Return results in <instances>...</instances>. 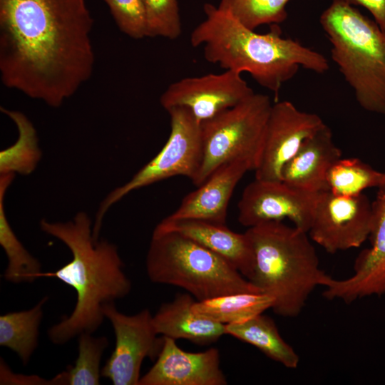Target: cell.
Instances as JSON below:
<instances>
[{
  "instance_id": "12",
  "label": "cell",
  "mask_w": 385,
  "mask_h": 385,
  "mask_svg": "<svg viewBox=\"0 0 385 385\" xmlns=\"http://www.w3.org/2000/svg\"><path fill=\"white\" fill-rule=\"evenodd\" d=\"M254 93L241 73L225 70L221 73L186 77L175 81L160 96L163 108H188L200 123L211 119Z\"/></svg>"
},
{
  "instance_id": "16",
  "label": "cell",
  "mask_w": 385,
  "mask_h": 385,
  "mask_svg": "<svg viewBox=\"0 0 385 385\" xmlns=\"http://www.w3.org/2000/svg\"><path fill=\"white\" fill-rule=\"evenodd\" d=\"M250 165L235 160L217 168L197 189L188 194L169 217L197 219L226 225L227 207L234 190Z\"/></svg>"
},
{
  "instance_id": "24",
  "label": "cell",
  "mask_w": 385,
  "mask_h": 385,
  "mask_svg": "<svg viewBox=\"0 0 385 385\" xmlns=\"http://www.w3.org/2000/svg\"><path fill=\"white\" fill-rule=\"evenodd\" d=\"M1 111L15 123L18 138L14 144L0 152V174L29 175L34 171L42 155L36 130L23 113L2 107Z\"/></svg>"
},
{
  "instance_id": "2",
  "label": "cell",
  "mask_w": 385,
  "mask_h": 385,
  "mask_svg": "<svg viewBox=\"0 0 385 385\" xmlns=\"http://www.w3.org/2000/svg\"><path fill=\"white\" fill-rule=\"evenodd\" d=\"M205 19L192 31L193 47L203 46L207 61L225 70L246 72L261 86L274 93L292 79L299 68L317 73L329 69L322 53L297 41L284 38L277 24L269 32L258 34L242 24L225 0L218 5L205 4Z\"/></svg>"
},
{
  "instance_id": "11",
  "label": "cell",
  "mask_w": 385,
  "mask_h": 385,
  "mask_svg": "<svg viewBox=\"0 0 385 385\" xmlns=\"http://www.w3.org/2000/svg\"><path fill=\"white\" fill-rule=\"evenodd\" d=\"M318 195L282 180L255 178L245 188L238 202V221L249 228L264 222L288 219L294 226L308 232Z\"/></svg>"
},
{
  "instance_id": "8",
  "label": "cell",
  "mask_w": 385,
  "mask_h": 385,
  "mask_svg": "<svg viewBox=\"0 0 385 385\" xmlns=\"http://www.w3.org/2000/svg\"><path fill=\"white\" fill-rule=\"evenodd\" d=\"M170 117V133L160 151L124 185L115 188L102 201L92 234L98 239L104 215L115 202L133 190L167 178L182 175L192 181L202 160L201 123L186 108L166 110Z\"/></svg>"
},
{
  "instance_id": "6",
  "label": "cell",
  "mask_w": 385,
  "mask_h": 385,
  "mask_svg": "<svg viewBox=\"0 0 385 385\" xmlns=\"http://www.w3.org/2000/svg\"><path fill=\"white\" fill-rule=\"evenodd\" d=\"M145 268L151 282L181 287L197 301L262 292L225 258L177 232L154 230Z\"/></svg>"
},
{
  "instance_id": "25",
  "label": "cell",
  "mask_w": 385,
  "mask_h": 385,
  "mask_svg": "<svg viewBox=\"0 0 385 385\" xmlns=\"http://www.w3.org/2000/svg\"><path fill=\"white\" fill-rule=\"evenodd\" d=\"M384 181V173L356 158H341L327 174L329 190L341 196L360 195L368 188H378Z\"/></svg>"
},
{
  "instance_id": "23",
  "label": "cell",
  "mask_w": 385,
  "mask_h": 385,
  "mask_svg": "<svg viewBox=\"0 0 385 385\" xmlns=\"http://www.w3.org/2000/svg\"><path fill=\"white\" fill-rule=\"evenodd\" d=\"M274 299L265 293L241 292L195 301L192 310L226 324L245 322L271 309Z\"/></svg>"
},
{
  "instance_id": "21",
  "label": "cell",
  "mask_w": 385,
  "mask_h": 385,
  "mask_svg": "<svg viewBox=\"0 0 385 385\" xmlns=\"http://www.w3.org/2000/svg\"><path fill=\"white\" fill-rule=\"evenodd\" d=\"M15 174H0V245L8 260L4 278L19 284L33 282L40 277L41 263L24 247L14 232L6 215L4 197Z\"/></svg>"
},
{
  "instance_id": "4",
  "label": "cell",
  "mask_w": 385,
  "mask_h": 385,
  "mask_svg": "<svg viewBox=\"0 0 385 385\" xmlns=\"http://www.w3.org/2000/svg\"><path fill=\"white\" fill-rule=\"evenodd\" d=\"M254 257L249 280L273 299L277 315L295 317L312 292L324 286L329 275L319 266L308 232L282 221H267L245 232Z\"/></svg>"
},
{
  "instance_id": "22",
  "label": "cell",
  "mask_w": 385,
  "mask_h": 385,
  "mask_svg": "<svg viewBox=\"0 0 385 385\" xmlns=\"http://www.w3.org/2000/svg\"><path fill=\"white\" fill-rule=\"evenodd\" d=\"M48 299L46 296L29 309L0 316V346L15 352L24 365L37 348L43 309Z\"/></svg>"
},
{
  "instance_id": "28",
  "label": "cell",
  "mask_w": 385,
  "mask_h": 385,
  "mask_svg": "<svg viewBox=\"0 0 385 385\" xmlns=\"http://www.w3.org/2000/svg\"><path fill=\"white\" fill-rule=\"evenodd\" d=\"M145 6L148 37L176 39L182 33L178 0H143Z\"/></svg>"
},
{
  "instance_id": "26",
  "label": "cell",
  "mask_w": 385,
  "mask_h": 385,
  "mask_svg": "<svg viewBox=\"0 0 385 385\" xmlns=\"http://www.w3.org/2000/svg\"><path fill=\"white\" fill-rule=\"evenodd\" d=\"M78 340V356L75 364L64 371L67 385H98L101 376V361L108 346L106 337H93L83 332Z\"/></svg>"
},
{
  "instance_id": "27",
  "label": "cell",
  "mask_w": 385,
  "mask_h": 385,
  "mask_svg": "<svg viewBox=\"0 0 385 385\" xmlns=\"http://www.w3.org/2000/svg\"><path fill=\"white\" fill-rule=\"evenodd\" d=\"M232 14L245 26L255 30L264 24H278L287 17L290 0H225Z\"/></svg>"
},
{
  "instance_id": "5",
  "label": "cell",
  "mask_w": 385,
  "mask_h": 385,
  "mask_svg": "<svg viewBox=\"0 0 385 385\" xmlns=\"http://www.w3.org/2000/svg\"><path fill=\"white\" fill-rule=\"evenodd\" d=\"M320 24L331 56L364 110L385 115V31L345 0H332Z\"/></svg>"
},
{
  "instance_id": "31",
  "label": "cell",
  "mask_w": 385,
  "mask_h": 385,
  "mask_svg": "<svg viewBox=\"0 0 385 385\" xmlns=\"http://www.w3.org/2000/svg\"><path fill=\"white\" fill-rule=\"evenodd\" d=\"M353 6H361L372 15L374 21L385 31V0H345Z\"/></svg>"
},
{
  "instance_id": "29",
  "label": "cell",
  "mask_w": 385,
  "mask_h": 385,
  "mask_svg": "<svg viewBox=\"0 0 385 385\" xmlns=\"http://www.w3.org/2000/svg\"><path fill=\"white\" fill-rule=\"evenodd\" d=\"M120 30L129 37H148V24L143 0H103Z\"/></svg>"
},
{
  "instance_id": "13",
  "label": "cell",
  "mask_w": 385,
  "mask_h": 385,
  "mask_svg": "<svg viewBox=\"0 0 385 385\" xmlns=\"http://www.w3.org/2000/svg\"><path fill=\"white\" fill-rule=\"evenodd\" d=\"M324 125L318 115L300 111L290 101L272 104L255 178L281 181L284 165Z\"/></svg>"
},
{
  "instance_id": "3",
  "label": "cell",
  "mask_w": 385,
  "mask_h": 385,
  "mask_svg": "<svg viewBox=\"0 0 385 385\" xmlns=\"http://www.w3.org/2000/svg\"><path fill=\"white\" fill-rule=\"evenodd\" d=\"M40 227L63 242L72 254V260L58 270L40 274L58 278L77 294L71 314L48 330L51 342L62 345L81 333H94L105 318L103 306L126 297L132 285L117 246L93 237L91 220L86 212H79L66 222L42 220Z\"/></svg>"
},
{
  "instance_id": "7",
  "label": "cell",
  "mask_w": 385,
  "mask_h": 385,
  "mask_svg": "<svg viewBox=\"0 0 385 385\" xmlns=\"http://www.w3.org/2000/svg\"><path fill=\"white\" fill-rule=\"evenodd\" d=\"M272 106L268 96L254 93L202 123V160L192 183L199 186L220 166L235 160L246 161L255 171Z\"/></svg>"
},
{
  "instance_id": "14",
  "label": "cell",
  "mask_w": 385,
  "mask_h": 385,
  "mask_svg": "<svg viewBox=\"0 0 385 385\" xmlns=\"http://www.w3.org/2000/svg\"><path fill=\"white\" fill-rule=\"evenodd\" d=\"M371 202V225L369 236L371 245L355 259L350 277L337 279L331 276L326 282L323 296L346 304L385 294V181L377 188Z\"/></svg>"
},
{
  "instance_id": "15",
  "label": "cell",
  "mask_w": 385,
  "mask_h": 385,
  "mask_svg": "<svg viewBox=\"0 0 385 385\" xmlns=\"http://www.w3.org/2000/svg\"><path fill=\"white\" fill-rule=\"evenodd\" d=\"M163 337L161 350L153 366L140 377L139 385H226L220 368L219 350L210 348L189 352L175 340Z\"/></svg>"
},
{
  "instance_id": "17",
  "label": "cell",
  "mask_w": 385,
  "mask_h": 385,
  "mask_svg": "<svg viewBox=\"0 0 385 385\" xmlns=\"http://www.w3.org/2000/svg\"><path fill=\"white\" fill-rule=\"evenodd\" d=\"M155 230L180 233L225 258L248 280L252 274L253 251L246 232L237 233L226 225L205 220L169 217L158 223Z\"/></svg>"
},
{
  "instance_id": "20",
  "label": "cell",
  "mask_w": 385,
  "mask_h": 385,
  "mask_svg": "<svg viewBox=\"0 0 385 385\" xmlns=\"http://www.w3.org/2000/svg\"><path fill=\"white\" fill-rule=\"evenodd\" d=\"M225 334L255 346L286 368L299 365L297 352L282 339L274 320L263 313L241 323L226 324Z\"/></svg>"
},
{
  "instance_id": "19",
  "label": "cell",
  "mask_w": 385,
  "mask_h": 385,
  "mask_svg": "<svg viewBox=\"0 0 385 385\" xmlns=\"http://www.w3.org/2000/svg\"><path fill=\"white\" fill-rule=\"evenodd\" d=\"M195 301L189 293H179L172 301L163 303L153 315L156 333L202 346L219 340L225 334V325L195 312L192 306Z\"/></svg>"
},
{
  "instance_id": "10",
  "label": "cell",
  "mask_w": 385,
  "mask_h": 385,
  "mask_svg": "<svg viewBox=\"0 0 385 385\" xmlns=\"http://www.w3.org/2000/svg\"><path fill=\"white\" fill-rule=\"evenodd\" d=\"M371 214V202L364 193L341 196L323 191L318 195L308 234L331 254L357 248L369 238Z\"/></svg>"
},
{
  "instance_id": "30",
  "label": "cell",
  "mask_w": 385,
  "mask_h": 385,
  "mask_svg": "<svg viewBox=\"0 0 385 385\" xmlns=\"http://www.w3.org/2000/svg\"><path fill=\"white\" fill-rule=\"evenodd\" d=\"M0 363V384H31V385H56L61 384L60 379L56 375L46 380L36 375H23L14 373L3 359Z\"/></svg>"
},
{
  "instance_id": "18",
  "label": "cell",
  "mask_w": 385,
  "mask_h": 385,
  "mask_svg": "<svg viewBox=\"0 0 385 385\" xmlns=\"http://www.w3.org/2000/svg\"><path fill=\"white\" fill-rule=\"evenodd\" d=\"M331 129L324 125L304 140L296 154L284 165L281 178L285 183L310 192L329 190L327 174L342 158Z\"/></svg>"
},
{
  "instance_id": "9",
  "label": "cell",
  "mask_w": 385,
  "mask_h": 385,
  "mask_svg": "<svg viewBox=\"0 0 385 385\" xmlns=\"http://www.w3.org/2000/svg\"><path fill=\"white\" fill-rule=\"evenodd\" d=\"M115 336V348L101 369V376L114 385H139L143 360L158 357L163 343L153 327V315L144 309L133 315L120 312L114 302L103 307Z\"/></svg>"
},
{
  "instance_id": "1",
  "label": "cell",
  "mask_w": 385,
  "mask_h": 385,
  "mask_svg": "<svg viewBox=\"0 0 385 385\" xmlns=\"http://www.w3.org/2000/svg\"><path fill=\"white\" fill-rule=\"evenodd\" d=\"M92 26L85 0H0L2 83L61 106L93 73Z\"/></svg>"
}]
</instances>
